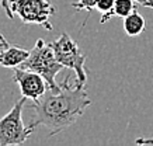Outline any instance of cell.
<instances>
[{
    "label": "cell",
    "instance_id": "6da1fadb",
    "mask_svg": "<svg viewBox=\"0 0 153 146\" xmlns=\"http://www.w3.org/2000/svg\"><path fill=\"white\" fill-rule=\"evenodd\" d=\"M91 104L84 86L77 82L72 83L65 77L56 89H48L38 100L28 105L30 119L27 128L31 132L38 127L48 131V138L59 135L72 127Z\"/></svg>",
    "mask_w": 153,
    "mask_h": 146
},
{
    "label": "cell",
    "instance_id": "7a4b0ae2",
    "mask_svg": "<svg viewBox=\"0 0 153 146\" xmlns=\"http://www.w3.org/2000/svg\"><path fill=\"white\" fill-rule=\"evenodd\" d=\"M17 67L38 73L45 79L48 87L52 90L59 86L56 83V75L63 69V66L56 61L51 45L41 38L37 39V42H35L33 49L30 51V55L27 56V59Z\"/></svg>",
    "mask_w": 153,
    "mask_h": 146
},
{
    "label": "cell",
    "instance_id": "3957f363",
    "mask_svg": "<svg viewBox=\"0 0 153 146\" xmlns=\"http://www.w3.org/2000/svg\"><path fill=\"white\" fill-rule=\"evenodd\" d=\"M53 49L56 61L63 67L72 69L76 73V82L79 84L84 86L87 82V72L84 69L86 56L80 49L79 44L74 41L68 33H62L60 37L55 41L49 42Z\"/></svg>",
    "mask_w": 153,
    "mask_h": 146
},
{
    "label": "cell",
    "instance_id": "277c9868",
    "mask_svg": "<svg viewBox=\"0 0 153 146\" xmlns=\"http://www.w3.org/2000/svg\"><path fill=\"white\" fill-rule=\"evenodd\" d=\"M25 97H20L13 108L0 119V146L23 145L33 132L23 122V107Z\"/></svg>",
    "mask_w": 153,
    "mask_h": 146
},
{
    "label": "cell",
    "instance_id": "5b68a950",
    "mask_svg": "<svg viewBox=\"0 0 153 146\" xmlns=\"http://www.w3.org/2000/svg\"><path fill=\"white\" fill-rule=\"evenodd\" d=\"M10 9L24 24L41 25L48 31L53 30L49 17L56 14V9L49 0H11Z\"/></svg>",
    "mask_w": 153,
    "mask_h": 146
},
{
    "label": "cell",
    "instance_id": "8992f818",
    "mask_svg": "<svg viewBox=\"0 0 153 146\" xmlns=\"http://www.w3.org/2000/svg\"><path fill=\"white\" fill-rule=\"evenodd\" d=\"M13 80L20 86L21 96L25 97V99L35 101L49 89L45 79L38 73H35V72L25 70V69H21V67H13Z\"/></svg>",
    "mask_w": 153,
    "mask_h": 146
},
{
    "label": "cell",
    "instance_id": "52a82bcc",
    "mask_svg": "<svg viewBox=\"0 0 153 146\" xmlns=\"http://www.w3.org/2000/svg\"><path fill=\"white\" fill-rule=\"evenodd\" d=\"M30 55V51L20 48L17 45H9L4 51L0 52V65L4 67H17L23 63L27 56Z\"/></svg>",
    "mask_w": 153,
    "mask_h": 146
},
{
    "label": "cell",
    "instance_id": "ba28073f",
    "mask_svg": "<svg viewBox=\"0 0 153 146\" xmlns=\"http://www.w3.org/2000/svg\"><path fill=\"white\" fill-rule=\"evenodd\" d=\"M146 28V20L143 16L138 13V10L132 11L129 16L124 19V30L128 37H138Z\"/></svg>",
    "mask_w": 153,
    "mask_h": 146
},
{
    "label": "cell",
    "instance_id": "9c48e42d",
    "mask_svg": "<svg viewBox=\"0 0 153 146\" xmlns=\"http://www.w3.org/2000/svg\"><path fill=\"white\" fill-rule=\"evenodd\" d=\"M135 10H138V7H136L134 0H115L114 7L111 10V16L112 17L125 19L126 16H129Z\"/></svg>",
    "mask_w": 153,
    "mask_h": 146
},
{
    "label": "cell",
    "instance_id": "30bf717a",
    "mask_svg": "<svg viewBox=\"0 0 153 146\" xmlns=\"http://www.w3.org/2000/svg\"><path fill=\"white\" fill-rule=\"evenodd\" d=\"M114 1H115V0H96V9L102 14L101 21H100L101 24L107 23V21L112 17L111 10H112V7H114Z\"/></svg>",
    "mask_w": 153,
    "mask_h": 146
},
{
    "label": "cell",
    "instance_id": "8fae6325",
    "mask_svg": "<svg viewBox=\"0 0 153 146\" xmlns=\"http://www.w3.org/2000/svg\"><path fill=\"white\" fill-rule=\"evenodd\" d=\"M70 6H72L76 11H82V10L91 11V10L96 9V0H79V1L72 3Z\"/></svg>",
    "mask_w": 153,
    "mask_h": 146
},
{
    "label": "cell",
    "instance_id": "7c38bea8",
    "mask_svg": "<svg viewBox=\"0 0 153 146\" xmlns=\"http://www.w3.org/2000/svg\"><path fill=\"white\" fill-rule=\"evenodd\" d=\"M10 1H11V0H0V3H1V7H3V10H4L6 16H7L9 19H13L14 14L11 13V9H10Z\"/></svg>",
    "mask_w": 153,
    "mask_h": 146
},
{
    "label": "cell",
    "instance_id": "4fadbf2b",
    "mask_svg": "<svg viewBox=\"0 0 153 146\" xmlns=\"http://www.w3.org/2000/svg\"><path fill=\"white\" fill-rule=\"evenodd\" d=\"M136 145H153V138H139L135 141Z\"/></svg>",
    "mask_w": 153,
    "mask_h": 146
},
{
    "label": "cell",
    "instance_id": "5bb4252c",
    "mask_svg": "<svg viewBox=\"0 0 153 146\" xmlns=\"http://www.w3.org/2000/svg\"><path fill=\"white\" fill-rule=\"evenodd\" d=\"M135 3L143 6V7H149V9H153V0H134Z\"/></svg>",
    "mask_w": 153,
    "mask_h": 146
},
{
    "label": "cell",
    "instance_id": "9a60e30c",
    "mask_svg": "<svg viewBox=\"0 0 153 146\" xmlns=\"http://www.w3.org/2000/svg\"><path fill=\"white\" fill-rule=\"evenodd\" d=\"M9 45H10V44L7 42V39L4 38V35H3V34L0 33V52H1V51H4V49H6L7 47H9Z\"/></svg>",
    "mask_w": 153,
    "mask_h": 146
}]
</instances>
